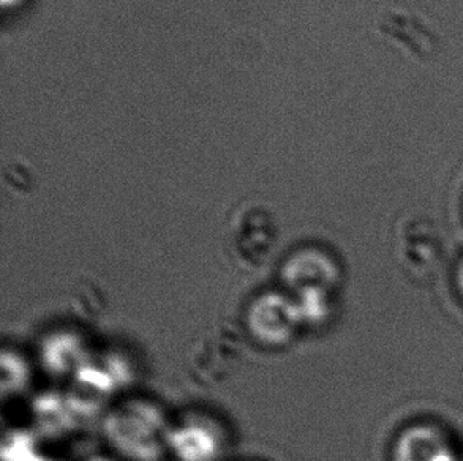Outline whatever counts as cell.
Returning <instances> with one entry per match:
<instances>
[{
	"label": "cell",
	"instance_id": "cell-1",
	"mask_svg": "<svg viewBox=\"0 0 463 461\" xmlns=\"http://www.w3.org/2000/svg\"><path fill=\"white\" fill-rule=\"evenodd\" d=\"M395 460L456 461V456L439 431L429 427H416L402 435L395 449Z\"/></svg>",
	"mask_w": 463,
	"mask_h": 461
},
{
	"label": "cell",
	"instance_id": "cell-2",
	"mask_svg": "<svg viewBox=\"0 0 463 461\" xmlns=\"http://www.w3.org/2000/svg\"><path fill=\"white\" fill-rule=\"evenodd\" d=\"M458 291H460V294H462V297H463V261L460 262V266H458Z\"/></svg>",
	"mask_w": 463,
	"mask_h": 461
}]
</instances>
